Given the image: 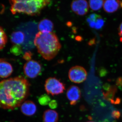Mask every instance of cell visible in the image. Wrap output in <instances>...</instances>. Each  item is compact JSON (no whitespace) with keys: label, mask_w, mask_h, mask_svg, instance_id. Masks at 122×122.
I'll return each instance as SVG.
<instances>
[{"label":"cell","mask_w":122,"mask_h":122,"mask_svg":"<svg viewBox=\"0 0 122 122\" xmlns=\"http://www.w3.org/2000/svg\"><path fill=\"white\" fill-rule=\"evenodd\" d=\"M30 84L21 76L0 82V107L13 110L21 105L28 96Z\"/></svg>","instance_id":"6da1fadb"},{"label":"cell","mask_w":122,"mask_h":122,"mask_svg":"<svg viewBox=\"0 0 122 122\" xmlns=\"http://www.w3.org/2000/svg\"><path fill=\"white\" fill-rule=\"evenodd\" d=\"M34 42L38 52L47 61L53 59L61 47L57 36L52 32L48 33L39 32L35 35Z\"/></svg>","instance_id":"7a4b0ae2"},{"label":"cell","mask_w":122,"mask_h":122,"mask_svg":"<svg viewBox=\"0 0 122 122\" xmlns=\"http://www.w3.org/2000/svg\"><path fill=\"white\" fill-rule=\"evenodd\" d=\"M10 11L13 14L23 13L30 16L38 15L49 5L51 0H9Z\"/></svg>","instance_id":"3957f363"},{"label":"cell","mask_w":122,"mask_h":122,"mask_svg":"<svg viewBox=\"0 0 122 122\" xmlns=\"http://www.w3.org/2000/svg\"><path fill=\"white\" fill-rule=\"evenodd\" d=\"M45 88L48 95L54 96L63 93L65 90V86L59 79L50 77L46 81Z\"/></svg>","instance_id":"277c9868"},{"label":"cell","mask_w":122,"mask_h":122,"mask_svg":"<svg viewBox=\"0 0 122 122\" xmlns=\"http://www.w3.org/2000/svg\"><path fill=\"white\" fill-rule=\"evenodd\" d=\"M68 76L70 81L75 83H82L86 79L87 73L86 69L80 66H73L70 69Z\"/></svg>","instance_id":"5b68a950"},{"label":"cell","mask_w":122,"mask_h":122,"mask_svg":"<svg viewBox=\"0 0 122 122\" xmlns=\"http://www.w3.org/2000/svg\"><path fill=\"white\" fill-rule=\"evenodd\" d=\"M41 64L37 61L33 60L27 61L24 66L25 75L30 78L36 77L41 74Z\"/></svg>","instance_id":"8992f818"},{"label":"cell","mask_w":122,"mask_h":122,"mask_svg":"<svg viewBox=\"0 0 122 122\" xmlns=\"http://www.w3.org/2000/svg\"><path fill=\"white\" fill-rule=\"evenodd\" d=\"M71 8L76 14L83 16L89 11V4L86 0H74L71 3Z\"/></svg>","instance_id":"52a82bcc"},{"label":"cell","mask_w":122,"mask_h":122,"mask_svg":"<svg viewBox=\"0 0 122 122\" xmlns=\"http://www.w3.org/2000/svg\"><path fill=\"white\" fill-rule=\"evenodd\" d=\"M66 95L70 105L74 106L77 104L81 98V90L78 86L72 85L70 86L67 90Z\"/></svg>","instance_id":"ba28073f"},{"label":"cell","mask_w":122,"mask_h":122,"mask_svg":"<svg viewBox=\"0 0 122 122\" xmlns=\"http://www.w3.org/2000/svg\"><path fill=\"white\" fill-rule=\"evenodd\" d=\"M87 22L90 27L96 29H100L104 25V21L100 15L92 14L87 18Z\"/></svg>","instance_id":"9c48e42d"},{"label":"cell","mask_w":122,"mask_h":122,"mask_svg":"<svg viewBox=\"0 0 122 122\" xmlns=\"http://www.w3.org/2000/svg\"><path fill=\"white\" fill-rule=\"evenodd\" d=\"M36 106L32 101H25L21 105V111L22 113L28 116H32L36 113L37 111Z\"/></svg>","instance_id":"30bf717a"},{"label":"cell","mask_w":122,"mask_h":122,"mask_svg":"<svg viewBox=\"0 0 122 122\" xmlns=\"http://www.w3.org/2000/svg\"><path fill=\"white\" fill-rule=\"evenodd\" d=\"M122 1L120 0H105L103 5L104 10L107 13H113L119 8H122Z\"/></svg>","instance_id":"8fae6325"},{"label":"cell","mask_w":122,"mask_h":122,"mask_svg":"<svg viewBox=\"0 0 122 122\" xmlns=\"http://www.w3.org/2000/svg\"><path fill=\"white\" fill-rule=\"evenodd\" d=\"M13 68L11 64L3 59H0V78L8 77L12 74Z\"/></svg>","instance_id":"7c38bea8"},{"label":"cell","mask_w":122,"mask_h":122,"mask_svg":"<svg viewBox=\"0 0 122 122\" xmlns=\"http://www.w3.org/2000/svg\"><path fill=\"white\" fill-rule=\"evenodd\" d=\"M54 27L53 23L51 20L48 19L41 20L39 21L38 25L39 32L45 33L52 32Z\"/></svg>","instance_id":"4fadbf2b"},{"label":"cell","mask_w":122,"mask_h":122,"mask_svg":"<svg viewBox=\"0 0 122 122\" xmlns=\"http://www.w3.org/2000/svg\"><path fill=\"white\" fill-rule=\"evenodd\" d=\"M42 118L44 122H58L59 115L55 111L48 109L44 112Z\"/></svg>","instance_id":"5bb4252c"},{"label":"cell","mask_w":122,"mask_h":122,"mask_svg":"<svg viewBox=\"0 0 122 122\" xmlns=\"http://www.w3.org/2000/svg\"><path fill=\"white\" fill-rule=\"evenodd\" d=\"M25 34L21 31L14 32L11 34V41L14 45H20L23 44L25 40Z\"/></svg>","instance_id":"9a60e30c"},{"label":"cell","mask_w":122,"mask_h":122,"mask_svg":"<svg viewBox=\"0 0 122 122\" xmlns=\"http://www.w3.org/2000/svg\"><path fill=\"white\" fill-rule=\"evenodd\" d=\"M104 2L103 0H89V5L92 10L98 11L103 6Z\"/></svg>","instance_id":"2e32d148"},{"label":"cell","mask_w":122,"mask_h":122,"mask_svg":"<svg viewBox=\"0 0 122 122\" xmlns=\"http://www.w3.org/2000/svg\"><path fill=\"white\" fill-rule=\"evenodd\" d=\"M7 37L4 30L0 26V50L3 49L7 44Z\"/></svg>","instance_id":"e0dca14e"},{"label":"cell","mask_w":122,"mask_h":122,"mask_svg":"<svg viewBox=\"0 0 122 122\" xmlns=\"http://www.w3.org/2000/svg\"><path fill=\"white\" fill-rule=\"evenodd\" d=\"M51 101V99L49 95L44 94L41 95L38 98V102L39 104L42 106H46L49 105Z\"/></svg>","instance_id":"ac0fdd59"},{"label":"cell","mask_w":122,"mask_h":122,"mask_svg":"<svg viewBox=\"0 0 122 122\" xmlns=\"http://www.w3.org/2000/svg\"><path fill=\"white\" fill-rule=\"evenodd\" d=\"M117 87L115 86H111L109 87V89L105 94V97L107 99L111 100L112 98H113L117 91Z\"/></svg>","instance_id":"d6986e66"},{"label":"cell","mask_w":122,"mask_h":122,"mask_svg":"<svg viewBox=\"0 0 122 122\" xmlns=\"http://www.w3.org/2000/svg\"><path fill=\"white\" fill-rule=\"evenodd\" d=\"M11 52L15 55H20L22 53V49L20 45H14L11 48Z\"/></svg>","instance_id":"ffe728a7"},{"label":"cell","mask_w":122,"mask_h":122,"mask_svg":"<svg viewBox=\"0 0 122 122\" xmlns=\"http://www.w3.org/2000/svg\"><path fill=\"white\" fill-rule=\"evenodd\" d=\"M49 106L51 109H56L58 107V103L56 100H51L49 104Z\"/></svg>","instance_id":"44dd1931"},{"label":"cell","mask_w":122,"mask_h":122,"mask_svg":"<svg viewBox=\"0 0 122 122\" xmlns=\"http://www.w3.org/2000/svg\"><path fill=\"white\" fill-rule=\"evenodd\" d=\"M32 55V54L31 52H26L25 53V54L23 56V58L25 60H26L27 61H28L31 60Z\"/></svg>","instance_id":"7402d4cb"},{"label":"cell","mask_w":122,"mask_h":122,"mask_svg":"<svg viewBox=\"0 0 122 122\" xmlns=\"http://www.w3.org/2000/svg\"><path fill=\"white\" fill-rule=\"evenodd\" d=\"M112 116L115 119H118L120 116V112L118 111H114L112 112Z\"/></svg>","instance_id":"603a6c76"},{"label":"cell","mask_w":122,"mask_h":122,"mask_svg":"<svg viewBox=\"0 0 122 122\" xmlns=\"http://www.w3.org/2000/svg\"><path fill=\"white\" fill-rule=\"evenodd\" d=\"M118 34L119 37L120 41L122 42V22L120 24L118 29Z\"/></svg>","instance_id":"cb8c5ba5"},{"label":"cell","mask_w":122,"mask_h":122,"mask_svg":"<svg viewBox=\"0 0 122 122\" xmlns=\"http://www.w3.org/2000/svg\"><path fill=\"white\" fill-rule=\"evenodd\" d=\"M116 85L119 87H122V77H119L116 81Z\"/></svg>","instance_id":"d4e9b609"},{"label":"cell","mask_w":122,"mask_h":122,"mask_svg":"<svg viewBox=\"0 0 122 122\" xmlns=\"http://www.w3.org/2000/svg\"><path fill=\"white\" fill-rule=\"evenodd\" d=\"M92 122V121H89V122Z\"/></svg>","instance_id":"484cf974"}]
</instances>
